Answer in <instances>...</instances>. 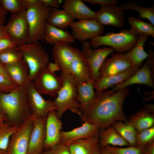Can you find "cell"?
<instances>
[{"instance_id": "1", "label": "cell", "mask_w": 154, "mask_h": 154, "mask_svg": "<svg viewBox=\"0 0 154 154\" xmlns=\"http://www.w3.org/2000/svg\"><path fill=\"white\" fill-rule=\"evenodd\" d=\"M128 87L113 93L111 90L96 91L94 99L82 112L81 120L94 124L101 129L117 121H127L123 111L125 99L130 92Z\"/></svg>"}, {"instance_id": "2", "label": "cell", "mask_w": 154, "mask_h": 154, "mask_svg": "<svg viewBox=\"0 0 154 154\" xmlns=\"http://www.w3.org/2000/svg\"><path fill=\"white\" fill-rule=\"evenodd\" d=\"M26 86H18L9 93L0 92V113L5 117V122L11 125H20L31 115Z\"/></svg>"}, {"instance_id": "3", "label": "cell", "mask_w": 154, "mask_h": 154, "mask_svg": "<svg viewBox=\"0 0 154 154\" xmlns=\"http://www.w3.org/2000/svg\"><path fill=\"white\" fill-rule=\"evenodd\" d=\"M60 76L63 85L54 101L57 116L60 119L66 111L70 110L80 116L81 112L77 99V85L70 73L62 71Z\"/></svg>"}, {"instance_id": "4", "label": "cell", "mask_w": 154, "mask_h": 154, "mask_svg": "<svg viewBox=\"0 0 154 154\" xmlns=\"http://www.w3.org/2000/svg\"><path fill=\"white\" fill-rule=\"evenodd\" d=\"M139 36L131 29H121L118 33L108 32L104 35L96 36L89 42L92 48L106 46L113 48L117 54H123L134 46Z\"/></svg>"}, {"instance_id": "5", "label": "cell", "mask_w": 154, "mask_h": 154, "mask_svg": "<svg viewBox=\"0 0 154 154\" xmlns=\"http://www.w3.org/2000/svg\"><path fill=\"white\" fill-rule=\"evenodd\" d=\"M51 9V7L44 4L40 0L27 7L26 12L29 34L26 43L39 42L44 40L46 23Z\"/></svg>"}, {"instance_id": "6", "label": "cell", "mask_w": 154, "mask_h": 154, "mask_svg": "<svg viewBox=\"0 0 154 154\" xmlns=\"http://www.w3.org/2000/svg\"><path fill=\"white\" fill-rule=\"evenodd\" d=\"M17 47L28 67L29 80L33 82L38 72L50 62L48 54L39 42L19 45Z\"/></svg>"}, {"instance_id": "7", "label": "cell", "mask_w": 154, "mask_h": 154, "mask_svg": "<svg viewBox=\"0 0 154 154\" xmlns=\"http://www.w3.org/2000/svg\"><path fill=\"white\" fill-rule=\"evenodd\" d=\"M26 11L12 14L7 25L4 26L6 37L18 45L26 43L29 37Z\"/></svg>"}, {"instance_id": "8", "label": "cell", "mask_w": 154, "mask_h": 154, "mask_svg": "<svg viewBox=\"0 0 154 154\" xmlns=\"http://www.w3.org/2000/svg\"><path fill=\"white\" fill-rule=\"evenodd\" d=\"M26 86V100L31 114L36 118L46 117L50 111H56L54 101L44 99L36 90L33 82L29 81Z\"/></svg>"}, {"instance_id": "9", "label": "cell", "mask_w": 154, "mask_h": 154, "mask_svg": "<svg viewBox=\"0 0 154 154\" xmlns=\"http://www.w3.org/2000/svg\"><path fill=\"white\" fill-rule=\"evenodd\" d=\"M36 118L31 114L11 136L7 154H27L33 122Z\"/></svg>"}, {"instance_id": "10", "label": "cell", "mask_w": 154, "mask_h": 154, "mask_svg": "<svg viewBox=\"0 0 154 154\" xmlns=\"http://www.w3.org/2000/svg\"><path fill=\"white\" fill-rule=\"evenodd\" d=\"M33 82L35 88L40 94L55 99L63 84L61 76L50 72L47 67L38 72Z\"/></svg>"}, {"instance_id": "11", "label": "cell", "mask_w": 154, "mask_h": 154, "mask_svg": "<svg viewBox=\"0 0 154 154\" xmlns=\"http://www.w3.org/2000/svg\"><path fill=\"white\" fill-rule=\"evenodd\" d=\"M91 47L90 42L85 41L83 42L81 51L88 65L91 78L95 82L100 77L99 70L103 63L114 50L109 47L97 49Z\"/></svg>"}, {"instance_id": "12", "label": "cell", "mask_w": 154, "mask_h": 154, "mask_svg": "<svg viewBox=\"0 0 154 154\" xmlns=\"http://www.w3.org/2000/svg\"><path fill=\"white\" fill-rule=\"evenodd\" d=\"M75 39L84 42L89 39L102 35L103 26L95 20H84L74 22L70 25Z\"/></svg>"}, {"instance_id": "13", "label": "cell", "mask_w": 154, "mask_h": 154, "mask_svg": "<svg viewBox=\"0 0 154 154\" xmlns=\"http://www.w3.org/2000/svg\"><path fill=\"white\" fill-rule=\"evenodd\" d=\"M116 4L110 3L100 5V9L96 12V20L103 26L110 25L122 27L125 22L124 11Z\"/></svg>"}, {"instance_id": "14", "label": "cell", "mask_w": 154, "mask_h": 154, "mask_svg": "<svg viewBox=\"0 0 154 154\" xmlns=\"http://www.w3.org/2000/svg\"><path fill=\"white\" fill-rule=\"evenodd\" d=\"M153 70L149 59L133 74L123 82L112 86L111 91L114 93L119 90L135 84H143L154 89Z\"/></svg>"}, {"instance_id": "15", "label": "cell", "mask_w": 154, "mask_h": 154, "mask_svg": "<svg viewBox=\"0 0 154 154\" xmlns=\"http://www.w3.org/2000/svg\"><path fill=\"white\" fill-rule=\"evenodd\" d=\"M46 117L36 118L30 135L27 154H42L46 136Z\"/></svg>"}, {"instance_id": "16", "label": "cell", "mask_w": 154, "mask_h": 154, "mask_svg": "<svg viewBox=\"0 0 154 154\" xmlns=\"http://www.w3.org/2000/svg\"><path fill=\"white\" fill-rule=\"evenodd\" d=\"M131 66V62L124 54H112L102 64L99 70L100 77L118 74Z\"/></svg>"}, {"instance_id": "17", "label": "cell", "mask_w": 154, "mask_h": 154, "mask_svg": "<svg viewBox=\"0 0 154 154\" xmlns=\"http://www.w3.org/2000/svg\"><path fill=\"white\" fill-rule=\"evenodd\" d=\"M62 125V122L57 116L56 111H50L46 118L44 149H49L61 142Z\"/></svg>"}, {"instance_id": "18", "label": "cell", "mask_w": 154, "mask_h": 154, "mask_svg": "<svg viewBox=\"0 0 154 154\" xmlns=\"http://www.w3.org/2000/svg\"><path fill=\"white\" fill-rule=\"evenodd\" d=\"M100 128L97 125L87 122L82 125L68 131H62L60 141L67 145L76 141L98 135Z\"/></svg>"}, {"instance_id": "19", "label": "cell", "mask_w": 154, "mask_h": 154, "mask_svg": "<svg viewBox=\"0 0 154 154\" xmlns=\"http://www.w3.org/2000/svg\"><path fill=\"white\" fill-rule=\"evenodd\" d=\"M76 48L67 42H59L54 45L52 52L54 62L57 64L62 71L69 73Z\"/></svg>"}, {"instance_id": "20", "label": "cell", "mask_w": 154, "mask_h": 154, "mask_svg": "<svg viewBox=\"0 0 154 154\" xmlns=\"http://www.w3.org/2000/svg\"><path fill=\"white\" fill-rule=\"evenodd\" d=\"M69 73L77 86L92 80L88 65L83 54L81 51L76 48L74 57L70 66Z\"/></svg>"}, {"instance_id": "21", "label": "cell", "mask_w": 154, "mask_h": 154, "mask_svg": "<svg viewBox=\"0 0 154 154\" xmlns=\"http://www.w3.org/2000/svg\"><path fill=\"white\" fill-rule=\"evenodd\" d=\"M64 2L63 9L75 19L96 20V12L88 7L84 1L65 0Z\"/></svg>"}, {"instance_id": "22", "label": "cell", "mask_w": 154, "mask_h": 154, "mask_svg": "<svg viewBox=\"0 0 154 154\" xmlns=\"http://www.w3.org/2000/svg\"><path fill=\"white\" fill-rule=\"evenodd\" d=\"M139 68L132 66L127 70L118 74L100 77L95 82L94 88L96 91L104 90L125 80L133 74Z\"/></svg>"}, {"instance_id": "23", "label": "cell", "mask_w": 154, "mask_h": 154, "mask_svg": "<svg viewBox=\"0 0 154 154\" xmlns=\"http://www.w3.org/2000/svg\"><path fill=\"white\" fill-rule=\"evenodd\" d=\"M5 67L11 79L18 86H26L29 81V68L23 60Z\"/></svg>"}, {"instance_id": "24", "label": "cell", "mask_w": 154, "mask_h": 154, "mask_svg": "<svg viewBox=\"0 0 154 154\" xmlns=\"http://www.w3.org/2000/svg\"><path fill=\"white\" fill-rule=\"evenodd\" d=\"M99 136L78 140L70 143L71 154H94L100 147Z\"/></svg>"}, {"instance_id": "25", "label": "cell", "mask_w": 154, "mask_h": 154, "mask_svg": "<svg viewBox=\"0 0 154 154\" xmlns=\"http://www.w3.org/2000/svg\"><path fill=\"white\" fill-rule=\"evenodd\" d=\"M44 39L51 44L62 42L74 43L75 38L69 32L46 23Z\"/></svg>"}, {"instance_id": "26", "label": "cell", "mask_w": 154, "mask_h": 154, "mask_svg": "<svg viewBox=\"0 0 154 154\" xmlns=\"http://www.w3.org/2000/svg\"><path fill=\"white\" fill-rule=\"evenodd\" d=\"M147 38L148 37L145 35H139L134 46L130 50L124 53L132 66L140 68L143 61L148 57V53L144 49V44Z\"/></svg>"}, {"instance_id": "27", "label": "cell", "mask_w": 154, "mask_h": 154, "mask_svg": "<svg viewBox=\"0 0 154 154\" xmlns=\"http://www.w3.org/2000/svg\"><path fill=\"white\" fill-rule=\"evenodd\" d=\"M128 121L139 132L154 126V114L145 107L130 116Z\"/></svg>"}, {"instance_id": "28", "label": "cell", "mask_w": 154, "mask_h": 154, "mask_svg": "<svg viewBox=\"0 0 154 154\" xmlns=\"http://www.w3.org/2000/svg\"><path fill=\"white\" fill-rule=\"evenodd\" d=\"M100 129L98 135L99 145L100 148L107 145L129 146V144L117 133L112 125Z\"/></svg>"}, {"instance_id": "29", "label": "cell", "mask_w": 154, "mask_h": 154, "mask_svg": "<svg viewBox=\"0 0 154 154\" xmlns=\"http://www.w3.org/2000/svg\"><path fill=\"white\" fill-rule=\"evenodd\" d=\"M74 19L63 9L52 8L48 14L47 22L54 27L65 30L74 22Z\"/></svg>"}, {"instance_id": "30", "label": "cell", "mask_w": 154, "mask_h": 154, "mask_svg": "<svg viewBox=\"0 0 154 154\" xmlns=\"http://www.w3.org/2000/svg\"><path fill=\"white\" fill-rule=\"evenodd\" d=\"M94 82L91 80L77 85V99L80 105L81 113L94 99Z\"/></svg>"}, {"instance_id": "31", "label": "cell", "mask_w": 154, "mask_h": 154, "mask_svg": "<svg viewBox=\"0 0 154 154\" xmlns=\"http://www.w3.org/2000/svg\"><path fill=\"white\" fill-rule=\"evenodd\" d=\"M115 129L129 145L136 146V136L137 133L135 128L127 121L123 123L117 121L112 125Z\"/></svg>"}, {"instance_id": "32", "label": "cell", "mask_w": 154, "mask_h": 154, "mask_svg": "<svg viewBox=\"0 0 154 154\" xmlns=\"http://www.w3.org/2000/svg\"><path fill=\"white\" fill-rule=\"evenodd\" d=\"M119 7L123 10H132L137 12L141 19H146L154 25V6L145 7L130 1L121 4Z\"/></svg>"}, {"instance_id": "33", "label": "cell", "mask_w": 154, "mask_h": 154, "mask_svg": "<svg viewBox=\"0 0 154 154\" xmlns=\"http://www.w3.org/2000/svg\"><path fill=\"white\" fill-rule=\"evenodd\" d=\"M128 21L131 29L139 35H143L154 37V25L150 23L133 16L129 17Z\"/></svg>"}, {"instance_id": "34", "label": "cell", "mask_w": 154, "mask_h": 154, "mask_svg": "<svg viewBox=\"0 0 154 154\" xmlns=\"http://www.w3.org/2000/svg\"><path fill=\"white\" fill-rule=\"evenodd\" d=\"M19 126L6 122L0 124V153L7 152L10 138Z\"/></svg>"}, {"instance_id": "35", "label": "cell", "mask_w": 154, "mask_h": 154, "mask_svg": "<svg viewBox=\"0 0 154 154\" xmlns=\"http://www.w3.org/2000/svg\"><path fill=\"white\" fill-rule=\"evenodd\" d=\"M23 59L22 53L17 46L10 48L0 52V62L4 66Z\"/></svg>"}, {"instance_id": "36", "label": "cell", "mask_w": 154, "mask_h": 154, "mask_svg": "<svg viewBox=\"0 0 154 154\" xmlns=\"http://www.w3.org/2000/svg\"><path fill=\"white\" fill-rule=\"evenodd\" d=\"M154 141V126L137 132L136 136V147L145 148Z\"/></svg>"}, {"instance_id": "37", "label": "cell", "mask_w": 154, "mask_h": 154, "mask_svg": "<svg viewBox=\"0 0 154 154\" xmlns=\"http://www.w3.org/2000/svg\"><path fill=\"white\" fill-rule=\"evenodd\" d=\"M5 9L11 14L26 11L27 7L25 0H1Z\"/></svg>"}, {"instance_id": "38", "label": "cell", "mask_w": 154, "mask_h": 154, "mask_svg": "<svg viewBox=\"0 0 154 154\" xmlns=\"http://www.w3.org/2000/svg\"><path fill=\"white\" fill-rule=\"evenodd\" d=\"M104 147L112 154H143L145 149L131 146L121 148L107 145Z\"/></svg>"}, {"instance_id": "39", "label": "cell", "mask_w": 154, "mask_h": 154, "mask_svg": "<svg viewBox=\"0 0 154 154\" xmlns=\"http://www.w3.org/2000/svg\"><path fill=\"white\" fill-rule=\"evenodd\" d=\"M18 86L12 80L0 74V92L9 93Z\"/></svg>"}, {"instance_id": "40", "label": "cell", "mask_w": 154, "mask_h": 154, "mask_svg": "<svg viewBox=\"0 0 154 154\" xmlns=\"http://www.w3.org/2000/svg\"><path fill=\"white\" fill-rule=\"evenodd\" d=\"M48 150L50 154H71L68 146L61 142Z\"/></svg>"}, {"instance_id": "41", "label": "cell", "mask_w": 154, "mask_h": 154, "mask_svg": "<svg viewBox=\"0 0 154 154\" xmlns=\"http://www.w3.org/2000/svg\"><path fill=\"white\" fill-rule=\"evenodd\" d=\"M18 45L7 37L0 39V52L11 47Z\"/></svg>"}, {"instance_id": "42", "label": "cell", "mask_w": 154, "mask_h": 154, "mask_svg": "<svg viewBox=\"0 0 154 154\" xmlns=\"http://www.w3.org/2000/svg\"><path fill=\"white\" fill-rule=\"evenodd\" d=\"M45 5L52 8L57 9L59 7L62 1L61 0H40Z\"/></svg>"}, {"instance_id": "43", "label": "cell", "mask_w": 154, "mask_h": 154, "mask_svg": "<svg viewBox=\"0 0 154 154\" xmlns=\"http://www.w3.org/2000/svg\"><path fill=\"white\" fill-rule=\"evenodd\" d=\"M84 1L91 4H99L100 5L110 3L116 4L117 3L116 0H85Z\"/></svg>"}, {"instance_id": "44", "label": "cell", "mask_w": 154, "mask_h": 154, "mask_svg": "<svg viewBox=\"0 0 154 154\" xmlns=\"http://www.w3.org/2000/svg\"><path fill=\"white\" fill-rule=\"evenodd\" d=\"M7 12L3 7L0 0V25H4Z\"/></svg>"}, {"instance_id": "45", "label": "cell", "mask_w": 154, "mask_h": 154, "mask_svg": "<svg viewBox=\"0 0 154 154\" xmlns=\"http://www.w3.org/2000/svg\"><path fill=\"white\" fill-rule=\"evenodd\" d=\"M47 68L50 72L54 73L60 70L58 66L55 62H50L47 65Z\"/></svg>"}, {"instance_id": "46", "label": "cell", "mask_w": 154, "mask_h": 154, "mask_svg": "<svg viewBox=\"0 0 154 154\" xmlns=\"http://www.w3.org/2000/svg\"><path fill=\"white\" fill-rule=\"evenodd\" d=\"M143 154H154V141L145 147Z\"/></svg>"}, {"instance_id": "47", "label": "cell", "mask_w": 154, "mask_h": 154, "mask_svg": "<svg viewBox=\"0 0 154 154\" xmlns=\"http://www.w3.org/2000/svg\"><path fill=\"white\" fill-rule=\"evenodd\" d=\"M0 74L1 75L8 79H11L9 74L6 71L5 66L0 62Z\"/></svg>"}, {"instance_id": "48", "label": "cell", "mask_w": 154, "mask_h": 154, "mask_svg": "<svg viewBox=\"0 0 154 154\" xmlns=\"http://www.w3.org/2000/svg\"><path fill=\"white\" fill-rule=\"evenodd\" d=\"M4 25H0V39L6 37L4 31Z\"/></svg>"}, {"instance_id": "49", "label": "cell", "mask_w": 154, "mask_h": 154, "mask_svg": "<svg viewBox=\"0 0 154 154\" xmlns=\"http://www.w3.org/2000/svg\"><path fill=\"white\" fill-rule=\"evenodd\" d=\"M100 154H112L105 147L100 148Z\"/></svg>"}, {"instance_id": "50", "label": "cell", "mask_w": 154, "mask_h": 154, "mask_svg": "<svg viewBox=\"0 0 154 154\" xmlns=\"http://www.w3.org/2000/svg\"><path fill=\"white\" fill-rule=\"evenodd\" d=\"M6 119L4 116L0 113V124L5 121Z\"/></svg>"}, {"instance_id": "51", "label": "cell", "mask_w": 154, "mask_h": 154, "mask_svg": "<svg viewBox=\"0 0 154 154\" xmlns=\"http://www.w3.org/2000/svg\"><path fill=\"white\" fill-rule=\"evenodd\" d=\"M100 147H99L94 154H100Z\"/></svg>"}, {"instance_id": "52", "label": "cell", "mask_w": 154, "mask_h": 154, "mask_svg": "<svg viewBox=\"0 0 154 154\" xmlns=\"http://www.w3.org/2000/svg\"><path fill=\"white\" fill-rule=\"evenodd\" d=\"M42 154H50L48 150H46L45 151L43 152Z\"/></svg>"}, {"instance_id": "53", "label": "cell", "mask_w": 154, "mask_h": 154, "mask_svg": "<svg viewBox=\"0 0 154 154\" xmlns=\"http://www.w3.org/2000/svg\"><path fill=\"white\" fill-rule=\"evenodd\" d=\"M0 154H7V152H4L0 153Z\"/></svg>"}]
</instances>
